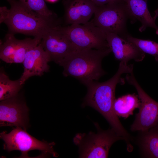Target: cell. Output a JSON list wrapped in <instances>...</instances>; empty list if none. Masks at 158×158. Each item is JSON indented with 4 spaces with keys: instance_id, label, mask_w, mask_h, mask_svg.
Wrapping results in <instances>:
<instances>
[{
    "instance_id": "7",
    "label": "cell",
    "mask_w": 158,
    "mask_h": 158,
    "mask_svg": "<svg viewBox=\"0 0 158 158\" xmlns=\"http://www.w3.org/2000/svg\"><path fill=\"white\" fill-rule=\"evenodd\" d=\"M0 137L4 142V150L8 152L13 150L19 151L21 152L20 157H28V152L35 150H40L54 157L58 156L54 149L55 142L39 140L21 127L14 128L8 133L6 131H3L0 133Z\"/></svg>"
},
{
    "instance_id": "18",
    "label": "cell",
    "mask_w": 158,
    "mask_h": 158,
    "mask_svg": "<svg viewBox=\"0 0 158 158\" xmlns=\"http://www.w3.org/2000/svg\"><path fill=\"white\" fill-rule=\"evenodd\" d=\"M19 40L15 37L14 34L9 32L7 34L4 41L0 44V59L6 63H12Z\"/></svg>"
},
{
    "instance_id": "15",
    "label": "cell",
    "mask_w": 158,
    "mask_h": 158,
    "mask_svg": "<svg viewBox=\"0 0 158 158\" xmlns=\"http://www.w3.org/2000/svg\"><path fill=\"white\" fill-rule=\"evenodd\" d=\"M140 132L138 143L143 156L158 158V126Z\"/></svg>"
},
{
    "instance_id": "10",
    "label": "cell",
    "mask_w": 158,
    "mask_h": 158,
    "mask_svg": "<svg viewBox=\"0 0 158 158\" xmlns=\"http://www.w3.org/2000/svg\"><path fill=\"white\" fill-rule=\"evenodd\" d=\"M28 111L26 103L18 94L1 101L0 126L20 127L26 130L29 124Z\"/></svg>"
},
{
    "instance_id": "14",
    "label": "cell",
    "mask_w": 158,
    "mask_h": 158,
    "mask_svg": "<svg viewBox=\"0 0 158 158\" xmlns=\"http://www.w3.org/2000/svg\"><path fill=\"white\" fill-rule=\"evenodd\" d=\"M125 3L130 23L133 24L137 20L141 23L139 30L145 31L148 27L152 28L158 35V26L148 10V0H123Z\"/></svg>"
},
{
    "instance_id": "17",
    "label": "cell",
    "mask_w": 158,
    "mask_h": 158,
    "mask_svg": "<svg viewBox=\"0 0 158 158\" xmlns=\"http://www.w3.org/2000/svg\"><path fill=\"white\" fill-rule=\"evenodd\" d=\"M23 85L20 79L15 80H11L3 71L0 72V100L1 101L17 95Z\"/></svg>"
},
{
    "instance_id": "1",
    "label": "cell",
    "mask_w": 158,
    "mask_h": 158,
    "mask_svg": "<svg viewBox=\"0 0 158 158\" xmlns=\"http://www.w3.org/2000/svg\"><path fill=\"white\" fill-rule=\"evenodd\" d=\"M133 65L120 62L116 73L111 78L103 82L94 81L86 84L87 92L82 105L88 106L99 112L106 119L112 128L124 140L128 139L130 135L122 125L113 108L115 91L118 84H123L124 79L121 77L124 73L133 72Z\"/></svg>"
},
{
    "instance_id": "16",
    "label": "cell",
    "mask_w": 158,
    "mask_h": 158,
    "mask_svg": "<svg viewBox=\"0 0 158 158\" xmlns=\"http://www.w3.org/2000/svg\"><path fill=\"white\" fill-rule=\"evenodd\" d=\"M140 101L138 95L135 93L128 94L115 99L113 108L116 114L126 118L133 114L135 109L140 107Z\"/></svg>"
},
{
    "instance_id": "11",
    "label": "cell",
    "mask_w": 158,
    "mask_h": 158,
    "mask_svg": "<svg viewBox=\"0 0 158 158\" xmlns=\"http://www.w3.org/2000/svg\"><path fill=\"white\" fill-rule=\"evenodd\" d=\"M51 61L50 57L44 49L41 42L30 49L26 53L23 62L24 71L20 78L21 83L23 85L30 78L41 76L48 72Z\"/></svg>"
},
{
    "instance_id": "8",
    "label": "cell",
    "mask_w": 158,
    "mask_h": 158,
    "mask_svg": "<svg viewBox=\"0 0 158 158\" xmlns=\"http://www.w3.org/2000/svg\"><path fill=\"white\" fill-rule=\"evenodd\" d=\"M128 83L135 88L140 101L139 111L130 127L132 131L143 132L158 126V102L143 90L136 80L133 72L127 74Z\"/></svg>"
},
{
    "instance_id": "4",
    "label": "cell",
    "mask_w": 158,
    "mask_h": 158,
    "mask_svg": "<svg viewBox=\"0 0 158 158\" xmlns=\"http://www.w3.org/2000/svg\"><path fill=\"white\" fill-rule=\"evenodd\" d=\"M94 123L96 133H79L73 138V142L79 148L80 158H107L112 145L118 140H123L112 128L104 130L97 123Z\"/></svg>"
},
{
    "instance_id": "21",
    "label": "cell",
    "mask_w": 158,
    "mask_h": 158,
    "mask_svg": "<svg viewBox=\"0 0 158 158\" xmlns=\"http://www.w3.org/2000/svg\"><path fill=\"white\" fill-rule=\"evenodd\" d=\"M126 39L138 47L145 53L153 56L158 62V43L150 40H146L133 37L129 35Z\"/></svg>"
},
{
    "instance_id": "19",
    "label": "cell",
    "mask_w": 158,
    "mask_h": 158,
    "mask_svg": "<svg viewBox=\"0 0 158 158\" xmlns=\"http://www.w3.org/2000/svg\"><path fill=\"white\" fill-rule=\"evenodd\" d=\"M42 39L34 37L33 39L27 38L20 40L14 55L12 63H23L27 52L32 48L38 45Z\"/></svg>"
},
{
    "instance_id": "9",
    "label": "cell",
    "mask_w": 158,
    "mask_h": 158,
    "mask_svg": "<svg viewBox=\"0 0 158 158\" xmlns=\"http://www.w3.org/2000/svg\"><path fill=\"white\" fill-rule=\"evenodd\" d=\"M48 31L42 37L41 43L49 55L51 61L62 66L78 49L61 31L59 27Z\"/></svg>"
},
{
    "instance_id": "2",
    "label": "cell",
    "mask_w": 158,
    "mask_h": 158,
    "mask_svg": "<svg viewBox=\"0 0 158 158\" xmlns=\"http://www.w3.org/2000/svg\"><path fill=\"white\" fill-rule=\"evenodd\" d=\"M10 9L0 8V23L7 26L9 33H21L42 37L49 30L60 25L59 19H48L30 10L19 1L7 0Z\"/></svg>"
},
{
    "instance_id": "12",
    "label": "cell",
    "mask_w": 158,
    "mask_h": 158,
    "mask_svg": "<svg viewBox=\"0 0 158 158\" xmlns=\"http://www.w3.org/2000/svg\"><path fill=\"white\" fill-rule=\"evenodd\" d=\"M106 33L109 47L116 60L128 63L131 60L140 62L144 59L145 53L134 44L116 34Z\"/></svg>"
},
{
    "instance_id": "5",
    "label": "cell",
    "mask_w": 158,
    "mask_h": 158,
    "mask_svg": "<svg viewBox=\"0 0 158 158\" xmlns=\"http://www.w3.org/2000/svg\"><path fill=\"white\" fill-rule=\"evenodd\" d=\"M92 21L106 32L116 34L126 39L128 34L127 22L129 16L124 1L97 6Z\"/></svg>"
},
{
    "instance_id": "24",
    "label": "cell",
    "mask_w": 158,
    "mask_h": 158,
    "mask_svg": "<svg viewBox=\"0 0 158 158\" xmlns=\"http://www.w3.org/2000/svg\"><path fill=\"white\" fill-rule=\"evenodd\" d=\"M47 1L52 3H54L57 1L58 0H46Z\"/></svg>"
},
{
    "instance_id": "20",
    "label": "cell",
    "mask_w": 158,
    "mask_h": 158,
    "mask_svg": "<svg viewBox=\"0 0 158 158\" xmlns=\"http://www.w3.org/2000/svg\"><path fill=\"white\" fill-rule=\"evenodd\" d=\"M22 4L30 10L45 18L57 20L55 14L47 7L44 0H19Z\"/></svg>"
},
{
    "instance_id": "13",
    "label": "cell",
    "mask_w": 158,
    "mask_h": 158,
    "mask_svg": "<svg viewBox=\"0 0 158 158\" xmlns=\"http://www.w3.org/2000/svg\"><path fill=\"white\" fill-rule=\"evenodd\" d=\"M62 2L65 22L70 25L88 22L97 7L90 0H63Z\"/></svg>"
},
{
    "instance_id": "3",
    "label": "cell",
    "mask_w": 158,
    "mask_h": 158,
    "mask_svg": "<svg viewBox=\"0 0 158 158\" xmlns=\"http://www.w3.org/2000/svg\"><path fill=\"white\" fill-rule=\"evenodd\" d=\"M111 52L109 48L78 49L62 66L63 74L74 78L84 85L98 80L106 74L102 66V61Z\"/></svg>"
},
{
    "instance_id": "23",
    "label": "cell",
    "mask_w": 158,
    "mask_h": 158,
    "mask_svg": "<svg viewBox=\"0 0 158 158\" xmlns=\"http://www.w3.org/2000/svg\"><path fill=\"white\" fill-rule=\"evenodd\" d=\"M154 12L155 13V14L154 16L153 17V18L154 20L155 21L157 18L158 17V8Z\"/></svg>"
},
{
    "instance_id": "22",
    "label": "cell",
    "mask_w": 158,
    "mask_h": 158,
    "mask_svg": "<svg viewBox=\"0 0 158 158\" xmlns=\"http://www.w3.org/2000/svg\"><path fill=\"white\" fill-rule=\"evenodd\" d=\"M97 6H100L112 3L121 1L123 0H90Z\"/></svg>"
},
{
    "instance_id": "6",
    "label": "cell",
    "mask_w": 158,
    "mask_h": 158,
    "mask_svg": "<svg viewBox=\"0 0 158 158\" xmlns=\"http://www.w3.org/2000/svg\"><path fill=\"white\" fill-rule=\"evenodd\" d=\"M59 29L78 49L109 48L106 32L95 25L92 21L84 24L60 26Z\"/></svg>"
}]
</instances>
